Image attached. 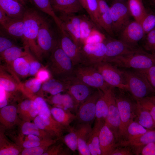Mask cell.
<instances>
[{"mask_svg": "<svg viewBox=\"0 0 155 155\" xmlns=\"http://www.w3.org/2000/svg\"><path fill=\"white\" fill-rule=\"evenodd\" d=\"M106 62L121 68L145 69L155 65V54L143 50L119 56Z\"/></svg>", "mask_w": 155, "mask_h": 155, "instance_id": "3", "label": "cell"}, {"mask_svg": "<svg viewBox=\"0 0 155 155\" xmlns=\"http://www.w3.org/2000/svg\"><path fill=\"white\" fill-rule=\"evenodd\" d=\"M98 4L100 14V26L102 29L104 30L111 35H113V30L110 7L105 0H97Z\"/></svg>", "mask_w": 155, "mask_h": 155, "instance_id": "27", "label": "cell"}, {"mask_svg": "<svg viewBox=\"0 0 155 155\" xmlns=\"http://www.w3.org/2000/svg\"><path fill=\"white\" fill-rule=\"evenodd\" d=\"M29 50L25 46H12L0 53L1 57L10 66L17 59L30 54Z\"/></svg>", "mask_w": 155, "mask_h": 155, "instance_id": "28", "label": "cell"}, {"mask_svg": "<svg viewBox=\"0 0 155 155\" xmlns=\"http://www.w3.org/2000/svg\"><path fill=\"white\" fill-rule=\"evenodd\" d=\"M117 94L115 93V96L118 109L121 124L119 130V142L120 143L125 139L127 127L134 118V108L136 102L133 101L124 92L125 90L119 89Z\"/></svg>", "mask_w": 155, "mask_h": 155, "instance_id": "5", "label": "cell"}, {"mask_svg": "<svg viewBox=\"0 0 155 155\" xmlns=\"http://www.w3.org/2000/svg\"><path fill=\"white\" fill-rule=\"evenodd\" d=\"M6 91L0 86V108H1L7 104Z\"/></svg>", "mask_w": 155, "mask_h": 155, "instance_id": "58", "label": "cell"}, {"mask_svg": "<svg viewBox=\"0 0 155 155\" xmlns=\"http://www.w3.org/2000/svg\"><path fill=\"white\" fill-rule=\"evenodd\" d=\"M16 46L14 42L8 38L1 35L0 37V53L12 46Z\"/></svg>", "mask_w": 155, "mask_h": 155, "instance_id": "56", "label": "cell"}, {"mask_svg": "<svg viewBox=\"0 0 155 155\" xmlns=\"http://www.w3.org/2000/svg\"><path fill=\"white\" fill-rule=\"evenodd\" d=\"M42 16L36 11L26 9L23 17L24 46L29 49L36 57L41 59L42 53L37 43V40Z\"/></svg>", "mask_w": 155, "mask_h": 155, "instance_id": "2", "label": "cell"}, {"mask_svg": "<svg viewBox=\"0 0 155 155\" xmlns=\"http://www.w3.org/2000/svg\"><path fill=\"white\" fill-rule=\"evenodd\" d=\"M29 61L30 65L29 75H34L37 74L40 69L41 66V64L39 62L35 59L31 55L29 57Z\"/></svg>", "mask_w": 155, "mask_h": 155, "instance_id": "54", "label": "cell"}, {"mask_svg": "<svg viewBox=\"0 0 155 155\" xmlns=\"http://www.w3.org/2000/svg\"><path fill=\"white\" fill-rule=\"evenodd\" d=\"M110 7L113 32L121 31L130 22L131 14L127 2L115 1Z\"/></svg>", "mask_w": 155, "mask_h": 155, "instance_id": "10", "label": "cell"}, {"mask_svg": "<svg viewBox=\"0 0 155 155\" xmlns=\"http://www.w3.org/2000/svg\"><path fill=\"white\" fill-rule=\"evenodd\" d=\"M52 117L57 122L67 128L76 118L75 115L71 112L54 107L50 110Z\"/></svg>", "mask_w": 155, "mask_h": 155, "instance_id": "29", "label": "cell"}, {"mask_svg": "<svg viewBox=\"0 0 155 155\" xmlns=\"http://www.w3.org/2000/svg\"><path fill=\"white\" fill-rule=\"evenodd\" d=\"M47 69L54 79L65 81L74 76V66L61 47L58 40L51 53Z\"/></svg>", "mask_w": 155, "mask_h": 155, "instance_id": "1", "label": "cell"}, {"mask_svg": "<svg viewBox=\"0 0 155 155\" xmlns=\"http://www.w3.org/2000/svg\"><path fill=\"white\" fill-rule=\"evenodd\" d=\"M115 1H123L124 0H114Z\"/></svg>", "mask_w": 155, "mask_h": 155, "instance_id": "64", "label": "cell"}, {"mask_svg": "<svg viewBox=\"0 0 155 155\" xmlns=\"http://www.w3.org/2000/svg\"><path fill=\"white\" fill-rule=\"evenodd\" d=\"M71 153L68 150H63V144H60L53 146L47 152H45L42 155H69Z\"/></svg>", "mask_w": 155, "mask_h": 155, "instance_id": "53", "label": "cell"}, {"mask_svg": "<svg viewBox=\"0 0 155 155\" xmlns=\"http://www.w3.org/2000/svg\"><path fill=\"white\" fill-rule=\"evenodd\" d=\"M21 131L22 133L25 135L32 134L42 138L53 137L47 132L39 128L34 123L29 122L24 123L21 127Z\"/></svg>", "mask_w": 155, "mask_h": 155, "instance_id": "38", "label": "cell"}, {"mask_svg": "<svg viewBox=\"0 0 155 155\" xmlns=\"http://www.w3.org/2000/svg\"><path fill=\"white\" fill-rule=\"evenodd\" d=\"M26 137H25V140H29L32 141L40 142L41 141L42 137H40L37 135H34L30 134L26 135Z\"/></svg>", "mask_w": 155, "mask_h": 155, "instance_id": "59", "label": "cell"}, {"mask_svg": "<svg viewBox=\"0 0 155 155\" xmlns=\"http://www.w3.org/2000/svg\"><path fill=\"white\" fill-rule=\"evenodd\" d=\"M34 100L37 105L38 115H43L48 117L51 116L50 110L42 98L38 97L35 98Z\"/></svg>", "mask_w": 155, "mask_h": 155, "instance_id": "45", "label": "cell"}, {"mask_svg": "<svg viewBox=\"0 0 155 155\" xmlns=\"http://www.w3.org/2000/svg\"><path fill=\"white\" fill-rule=\"evenodd\" d=\"M74 76L86 85L103 92L106 91L111 86L92 65L83 63L74 66Z\"/></svg>", "mask_w": 155, "mask_h": 155, "instance_id": "6", "label": "cell"}, {"mask_svg": "<svg viewBox=\"0 0 155 155\" xmlns=\"http://www.w3.org/2000/svg\"><path fill=\"white\" fill-rule=\"evenodd\" d=\"M0 9L9 17L23 19L25 10L24 6L14 0H0Z\"/></svg>", "mask_w": 155, "mask_h": 155, "instance_id": "25", "label": "cell"}, {"mask_svg": "<svg viewBox=\"0 0 155 155\" xmlns=\"http://www.w3.org/2000/svg\"><path fill=\"white\" fill-rule=\"evenodd\" d=\"M0 86L6 92H13L21 90L22 83L10 67H0Z\"/></svg>", "mask_w": 155, "mask_h": 155, "instance_id": "20", "label": "cell"}, {"mask_svg": "<svg viewBox=\"0 0 155 155\" xmlns=\"http://www.w3.org/2000/svg\"><path fill=\"white\" fill-rule=\"evenodd\" d=\"M84 9H85L87 12L88 7L86 0H79Z\"/></svg>", "mask_w": 155, "mask_h": 155, "instance_id": "60", "label": "cell"}, {"mask_svg": "<svg viewBox=\"0 0 155 155\" xmlns=\"http://www.w3.org/2000/svg\"><path fill=\"white\" fill-rule=\"evenodd\" d=\"M134 106V120L147 129H155V121L149 111L137 100Z\"/></svg>", "mask_w": 155, "mask_h": 155, "instance_id": "24", "label": "cell"}, {"mask_svg": "<svg viewBox=\"0 0 155 155\" xmlns=\"http://www.w3.org/2000/svg\"><path fill=\"white\" fill-rule=\"evenodd\" d=\"M135 154L132 147L129 145H118L111 154V155H132Z\"/></svg>", "mask_w": 155, "mask_h": 155, "instance_id": "48", "label": "cell"}, {"mask_svg": "<svg viewBox=\"0 0 155 155\" xmlns=\"http://www.w3.org/2000/svg\"><path fill=\"white\" fill-rule=\"evenodd\" d=\"M37 78L42 82H46L49 80L51 74L48 69L45 68L40 69L37 73Z\"/></svg>", "mask_w": 155, "mask_h": 155, "instance_id": "57", "label": "cell"}, {"mask_svg": "<svg viewBox=\"0 0 155 155\" xmlns=\"http://www.w3.org/2000/svg\"><path fill=\"white\" fill-rule=\"evenodd\" d=\"M49 147L41 146L34 147L25 148L21 153L22 155H41L45 152Z\"/></svg>", "mask_w": 155, "mask_h": 155, "instance_id": "49", "label": "cell"}, {"mask_svg": "<svg viewBox=\"0 0 155 155\" xmlns=\"http://www.w3.org/2000/svg\"><path fill=\"white\" fill-rule=\"evenodd\" d=\"M149 0L150 4L155 7V0Z\"/></svg>", "mask_w": 155, "mask_h": 155, "instance_id": "63", "label": "cell"}, {"mask_svg": "<svg viewBox=\"0 0 155 155\" xmlns=\"http://www.w3.org/2000/svg\"><path fill=\"white\" fill-rule=\"evenodd\" d=\"M106 51L103 61H107L115 57L143 51L132 46L121 40H110L104 42Z\"/></svg>", "mask_w": 155, "mask_h": 155, "instance_id": "13", "label": "cell"}, {"mask_svg": "<svg viewBox=\"0 0 155 155\" xmlns=\"http://www.w3.org/2000/svg\"><path fill=\"white\" fill-rule=\"evenodd\" d=\"M61 37L59 40L63 50L71 60L74 66L84 63L81 48L63 30H60Z\"/></svg>", "mask_w": 155, "mask_h": 155, "instance_id": "15", "label": "cell"}, {"mask_svg": "<svg viewBox=\"0 0 155 155\" xmlns=\"http://www.w3.org/2000/svg\"><path fill=\"white\" fill-rule=\"evenodd\" d=\"M84 63L93 65L103 61L106 51L105 43H87L81 48Z\"/></svg>", "mask_w": 155, "mask_h": 155, "instance_id": "14", "label": "cell"}, {"mask_svg": "<svg viewBox=\"0 0 155 155\" xmlns=\"http://www.w3.org/2000/svg\"><path fill=\"white\" fill-rule=\"evenodd\" d=\"M78 134V150L80 155H91L87 143L92 130L91 125L78 123L76 127Z\"/></svg>", "mask_w": 155, "mask_h": 155, "instance_id": "23", "label": "cell"}, {"mask_svg": "<svg viewBox=\"0 0 155 155\" xmlns=\"http://www.w3.org/2000/svg\"><path fill=\"white\" fill-rule=\"evenodd\" d=\"M121 32L120 40L134 46H136L145 34L141 24L135 20L130 22Z\"/></svg>", "mask_w": 155, "mask_h": 155, "instance_id": "18", "label": "cell"}, {"mask_svg": "<svg viewBox=\"0 0 155 155\" xmlns=\"http://www.w3.org/2000/svg\"><path fill=\"white\" fill-rule=\"evenodd\" d=\"M114 88L110 86L106 91L103 92L98 100L95 123L102 125L104 124L108 111L109 97Z\"/></svg>", "mask_w": 155, "mask_h": 155, "instance_id": "22", "label": "cell"}, {"mask_svg": "<svg viewBox=\"0 0 155 155\" xmlns=\"http://www.w3.org/2000/svg\"><path fill=\"white\" fill-rule=\"evenodd\" d=\"M57 41L54 37L49 23L42 16L40 24L37 42L42 54H51Z\"/></svg>", "mask_w": 155, "mask_h": 155, "instance_id": "11", "label": "cell"}, {"mask_svg": "<svg viewBox=\"0 0 155 155\" xmlns=\"http://www.w3.org/2000/svg\"><path fill=\"white\" fill-rule=\"evenodd\" d=\"M155 142V129L149 130L141 137L134 139L124 145L131 146L134 151L149 143Z\"/></svg>", "mask_w": 155, "mask_h": 155, "instance_id": "36", "label": "cell"}, {"mask_svg": "<svg viewBox=\"0 0 155 155\" xmlns=\"http://www.w3.org/2000/svg\"><path fill=\"white\" fill-rule=\"evenodd\" d=\"M17 110L16 107L12 105H7L1 108L0 115L1 119L9 123H11L16 119Z\"/></svg>", "mask_w": 155, "mask_h": 155, "instance_id": "43", "label": "cell"}, {"mask_svg": "<svg viewBox=\"0 0 155 155\" xmlns=\"http://www.w3.org/2000/svg\"><path fill=\"white\" fill-rule=\"evenodd\" d=\"M104 123L113 132L118 142L119 141V130L121 120L115 98L114 88L109 97L108 111Z\"/></svg>", "mask_w": 155, "mask_h": 155, "instance_id": "16", "label": "cell"}, {"mask_svg": "<svg viewBox=\"0 0 155 155\" xmlns=\"http://www.w3.org/2000/svg\"><path fill=\"white\" fill-rule=\"evenodd\" d=\"M63 30L80 48L82 47L80 36V16L75 14H60L59 17Z\"/></svg>", "mask_w": 155, "mask_h": 155, "instance_id": "12", "label": "cell"}, {"mask_svg": "<svg viewBox=\"0 0 155 155\" xmlns=\"http://www.w3.org/2000/svg\"><path fill=\"white\" fill-rule=\"evenodd\" d=\"M145 34H147L155 28V14L147 13L141 23Z\"/></svg>", "mask_w": 155, "mask_h": 155, "instance_id": "44", "label": "cell"}, {"mask_svg": "<svg viewBox=\"0 0 155 155\" xmlns=\"http://www.w3.org/2000/svg\"><path fill=\"white\" fill-rule=\"evenodd\" d=\"M20 149L15 146H6L1 148L0 155H17L19 154Z\"/></svg>", "mask_w": 155, "mask_h": 155, "instance_id": "55", "label": "cell"}, {"mask_svg": "<svg viewBox=\"0 0 155 155\" xmlns=\"http://www.w3.org/2000/svg\"><path fill=\"white\" fill-rule=\"evenodd\" d=\"M127 4L131 15L140 23L147 13L142 0H128Z\"/></svg>", "mask_w": 155, "mask_h": 155, "instance_id": "34", "label": "cell"}, {"mask_svg": "<svg viewBox=\"0 0 155 155\" xmlns=\"http://www.w3.org/2000/svg\"><path fill=\"white\" fill-rule=\"evenodd\" d=\"M149 130L143 127L134 120L131 121L128 125L125 139L119 144L124 145L134 139L138 138Z\"/></svg>", "mask_w": 155, "mask_h": 155, "instance_id": "31", "label": "cell"}, {"mask_svg": "<svg viewBox=\"0 0 155 155\" xmlns=\"http://www.w3.org/2000/svg\"><path fill=\"white\" fill-rule=\"evenodd\" d=\"M41 11L51 16L59 28H61L60 20L53 9L50 0H32Z\"/></svg>", "mask_w": 155, "mask_h": 155, "instance_id": "37", "label": "cell"}, {"mask_svg": "<svg viewBox=\"0 0 155 155\" xmlns=\"http://www.w3.org/2000/svg\"><path fill=\"white\" fill-rule=\"evenodd\" d=\"M20 108L22 112L28 115L31 118H35L38 115L37 105L34 100H24L21 103Z\"/></svg>", "mask_w": 155, "mask_h": 155, "instance_id": "42", "label": "cell"}, {"mask_svg": "<svg viewBox=\"0 0 155 155\" xmlns=\"http://www.w3.org/2000/svg\"><path fill=\"white\" fill-rule=\"evenodd\" d=\"M99 140L101 155H111L119 144L114 134L105 123L100 131Z\"/></svg>", "mask_w": 155, "mask_h": 155, "instance_id": "19", "label": "cell"}, {"mask_svg": "<svg viewBox=\"0 0 155 155\" xmlns=\"http://www.w3.org/2000/svg\"><path fill=\"white\" fill-rule=\"evenodd\" d=\"M137 70L143 74L155 91V65L148 69Z\"/></svg>", "mask_w": 155, "mask_h": 155, "instance_id": "46", "label": "cell"}, {"mask_svg": "<svg viewBox=\"0 0 155 155\" xmlns=\"http://www.w3.org/2000/svg\"><path fill=\"white\" fill-rule=\"evenodd\" d=\"M31 55L19 57L12 63L10 67L16 75L24 77L29 74L30 65L29 58Z\"/></svg>", "mask_w": 155, "mask_h": 155, "instance_id": "33", "label": "cell"}, {"mask_svg": "<svg viewBox=\"0 0 155 155\" xmlns=\"http://www.w3.org/2000/svg\"><path fill=\"white\" fill-rule=\"evenodd\" d=\"M128 91L135 100L146 98L155 93L145 77L138 70H121Z\"/></svg>", "mask_w": 155, "mask_h": 155, "instance_id": "4", "label": "cell"}, {"mask_svg": "<svg viewBox=\"0 0 155 155\" xmlns=\"http://www.w3.org/2000/svg\"><path fill=\"white\" fill-rule=\"evenodd\" d=\"M102 125L94 123L88 140L87 145L91 155H101L99 134Z\"/></svg>", "mask_w": 155, "mask_h": 155, "instance_id": "30", "label": "cell"}, {"mask_svg": "<svg viewBox=\"0 0 155 155\" xmlns=\"http://www.w3.org/2000/svg\"><path fill=\"white\" fill-rule=\"evenodd\" d=\"M34 123L40 129L49 133L52 137L61 139L67 128L61 124L53 117L38 115L34 119Z\"/></svg>", "mask_w": 155, "mask_h": 155, "instance_id": "17", "label": "cell"}, {"mask_svg": "<svg viewBox=\"0 0 155 155\" xmlns=\"http://www.w3.org/2000/svg\"><path fill=\"white\" fill-rule=\"evenodd\" d=\"M67 130L68 133L61 138L68 148L71 151L75 152L78 150V137L76 128L70 126Z\"/></svg>", "mask_w": 155, "mask_h": 155, "instance_id": "39", "label": "cell"}, {"mask_svg": "<svg viewBox=\"0 0 155 155\" xmlns=\"http://www.w3.org/2000/svg\"><path fill=\"white\" fill-rule=\"evenodd\" d=\"M0 24L3 29L10 36L15 38L22 40L24 26L23 18L15 19L8 17Z\"/></svg>", "mask_w": 155, "mask_h": 155, "instance_id": "26", "label": "cell"}, {"mask_svg": "<svg viewBox=\"0 0 155 155\" xmlns=\"http://www.w3.org/2000/svg\"><path fill=\"white\" fill-rule=\"evenodd\" d=\"M136 155H155V142L148 144L137 150Z\"/></svg>", "mask_w": 155, "mask_h": 155, "instance_id": "50", "label": "cell"}, {"mask_svg": "<svg viewBox=\"0 0 155 155\" xmlns=\"http://www.w3.org/2000/svg\"><path fill=\"white\" fill-rule=\"evenodd\" d=\"M147 98L155 104V93L152 96Z\"/></svg>", "mask_w": 155, "mask_h": 155, "instance_id": "61", "label": "cell"}, {"mask_svg": "<svg viewBox=\"0 0 155 155\" xmlns=\"http://www.w3.org/2000/svg\"><path fill=\"white\" fill-rule=\"evenodd\" d=\"M105 39L104 35L95 28L91 32L85 44L103 42Z\"/></svg>", "mask_w": 155, "mask_h": 155, "instance_id": "51", "label": "cell"}, {"mask_svg": "<svg viewBox=\"0 0 155 155\" xmlns=\"http://www.w3.org/2000/svg\"><path fill=\"white\" fill-rule=\"evenodd\" d=\"M88 7L87 13L90 19L98 28L100 26V14L98 4L97 0H86Z\"/></svg>", "mask_w": 155, "mask_h": 155, "instance_id": "40", "label": "cell"}, {"mask_svg": "<svg viewBox=\"0 0 155 155\" xmlns=\"http://www.w3.org/2000/svg\"><path fill=\"white\" fill-rule=\"evenodd\" d=\"M42 82L37 78L30 79L22 83L21 90L30 95L36 93L40 89Z\"/></svg>", "mask_w": 155, "mask_h": 155, "instance_id": "41", "label": "cell"}, {"mask_svg": "<svg viewBox=\"0 0 155 155\" xmlns=\"http://www.w3.org/2000/svg\"><path fill=\"white\" fill-rule=\"evenodd\" d=\"M103 92L96 89L79 107L76 112V118L78 123L91 125L96 117L97 102Z\"/></svg>", "mask_w": 155, "mask_h": 155, "instance_id": "9", "label": "cell"}, {"mask_svg": "<svg viewBox=\"0 0 155 155\" xmlns=\"http://www.w3.org/2000/svg\"><path fill=\"white\" fill-rule=\"evenodd\" d=\"M100 72L105 82L110 86L119 89L128 91V87L121 71L115 65L109 62L102 61L93 65Z\"/></svg>", "mask_w": 155, "mask_h": 155, "instance_id": "7", "label": "cell"}, {"mask_svg": "<svg viewBox=\"0 0 155 155\" xmlns=\"http://www.w3.org/2000/svg\"><path fill=\"white\" fill-rule=\"evenodd\" d=\"M80 41L82 46L85 43L86 41L93 30L95 28V25L90 19L84 16H80Z\"/></svg>", "mask_w": 155, "mask_h": 155, "instance_id": "35", "label": "cell"}, {"mask_svg": "<svg viewBox=\"0 0 155 155\" xmlns=\"http://www.w3.org/2000/svg\"><path fill=\"white\" fill-rule=\"evenodd\" d=\"M67 90L72 99L76 112L80 105L86 100L96 89L92 87L73 76L67 80Z\"/></svg>", "mask_w": 155, "mask_h": 155, "instance_id": "8", "label": "cell"}, {"mask_svg": "<svg viewBox=\"0 0 155 155\" xmlns=\"http://www.w3.org/2000/svg\"><path fill=\"white\" fill-rule=\"evenodd\" d=\"M135 100L149 111L155 121V104L147 97Z\"/></svg>", "mask_w": 155, "mask_h": 155, "instance_id": "52", "label": "cell"}, {"mask_svg": "<svg viewBox=\"0 0 155 155\" xmlns=\"http://www.w3.org/2000/svg\"><path fill=\"white\" fill-rule=\"evenodd\" d=\"M68 88L67 80L61 81L55 79L49 80L45 82L42 86V90L52 95L67 91Z\"/></svg>", "mask_w": 155, "mask_h": 155, "instance_id": "32", "label": "cell"}, {"mask_svg": "<svg viewBox=\"0 0 155 155\" xmlns=\"http://www.w3.org/2000/svg\"><path fill=\"white\" fill-rule=\"evenodd\" d=\"M55 12L60 14H75L84 9L79 0H50Z\"/></svg>", "mask_w": 155, "mask_h": 155, "instance_id": "21", "label": "cell"}, {"mask_svg": "<svg viewBox=\"0 0 155 155\" xmlns=\"http://www.w3.org/2000/svg\"><path fill=\"white\" fill-rule=\"evenodd\" d=\"M18 1L23 5H26L27 3L28 0H14Z\"/></svg>", "mask_w": 155, "mask_h": 155, "instance_id": "62", "label": "cell"}, {"mask_svg": "<svg viewBox=\"0 0 155 155\" xmlns=\"http://www.w3.org/2000/svg\"><path fill=\"white\" fill-rule=\"evenodd\" d=\"M144 47L155 54V28L147 34Z\"/></svg>", "mask_w": 155, "mask_h": 155, "instance_id": "47", "label": "cell"}]
</instances>
